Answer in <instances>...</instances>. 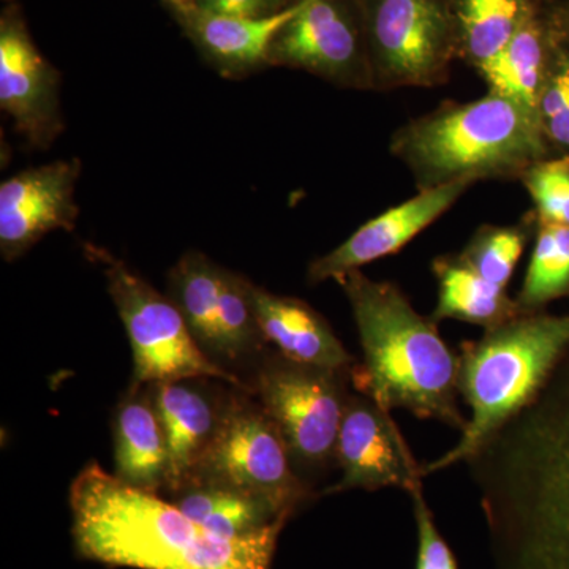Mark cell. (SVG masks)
Segmentation results:
<instances>
[{
    "instance_id": "1",
    "label": "cell",
    "mask_w": 569,
    "mask_h": 569,
    "mask_svg": "<svg viewBox=\"0 0 569 569\" xmlns=\"http://www.w3.org/2000/svg\"><path fill=\"white\" fill-rule=\"evenodd\" d=\"M466 463L492 569H569V347L538 395Z\"/></svg>"
},
{
    "instance_id": "2",
    "label": "cell",
    "mask_w": 569,
    "mask_h": 569,
    "mask_svg": "<svg viewBox=\"0 0 569 569\" xmlns=\"http://www.w3.org/2000/svg\"><path fill=\"white\" fill-rule=\"evenodd\" d=\"M73 538L84 559L137 569H271L277 526L249 538L217 537L159 493L130 488L97 462L70 488Z\"/></svg>"
},
{
    "instance_id": "3",
    "label": "cell",
    "mask_w": 569,
    "mask_h": 569,
    "mask_svg": "<svg viewBox=\"0 0 569 569\" xmlns=\"http://www.w3.org/2000/svg\"><path fill=\"white\" fill-rule=\"evenodd\" d=\"M339 283L362 348V365L351 370L356 391L389 411L402 408L462 432L467 418L459 407V356L438 323L421 316L395 282L370 279L362 269Z\"/></svg>"
},
{
    "instance_id": "4",
    "label": "cell",
    "mask_w": 569,
    "mask_h": 569,
    "mask_svg": "<svg viewBox=\"0 0 569 569\" xmlns=\"http://www.w3.org/2000/svg\"><path fill=\"white\" fill-rule=\"evenodd\" d=\"M389 152L418 190L463 181H520L539 160L553 156L537 116L488 91L470 102H445L392 133Z\"/></svg>"
},
{
    "instance_id": "5",
    "label": "cell",
    "mask_w": 569,
    "mask_h": 569,
    "mask_svg": "<svg viewBox=\"0 0 569 569\" xmlns=\"http://www.w3.org/2000/svg\"><path fill=\"white\" fill-rule=\"evenodd\" d=\"M568 347L569 312L519 316L485 329L477 340H463L458 353V389L470 417L458 443L422 466L425 478L466 463L538 395Z\"/></svg>"
},
{
    "instance_id": "6",
    "label": "cell",
    "mask_w": 569,
    "mask_h": 569,
    "mask_svg": "<svg viewBox=\"0 0 569 569\" xmlns=\"http://www.w3.org/2000/svg\"><path fill=\"white\" fill-rule=\"evenodd\" d=\"M373 91L447 84L459 61L456 0H358Z\"/></svg>"
},
{
    "instance_id": "7",
    "label": "cell",
    "mask_w": 569,
    "mask_h": 569,
    "mask_svg": "<svg viewBox=\"0 0 569 569\" xmlns=\"http://www.w3.org/2000/svg\"><path fill=\"white\" fill-rule=\"evenodd\" d=\"M84 252L107 277L119 317L132 343L134 387L163 381L219 378L241 387V381L206 356L170 298L133 272L102 247L86 244Z\"/></svg>"
},
{
    "instance_id": "8",
    "label": "cell",
    "mask_w": 569,
    "mask_h": 569,
    "mask_svg": "<svg viewBox=\"0 0 569 569\" xmlns=\"http://www.w3.org/2000/svg\"><path fill=\"white\" fill-rule=\"evenodd\" d=\"M193 485L236 490L293 516L313 496L296 473L276 422L263 407L244 399L223 407L211 443L187 482Z\"/></svg>"
},
{
    "instance_id": "9",
    "label": "cell",
    "mask_w": 569,
    "mask_h": 569,
    "mask_svg": "<svg viewBox=\"0 0 569 569\" xmlns=\"http://www.w3.org/2000/svg\"><path fill=\"white\" fill-rule=\"evenodd\" d=\"M351 372L301 365L282 355L258 370L260 406L282 433L295 470L320 471L336 462L337 438L351 392Z\"/></svg>"
},
{
    "instance_id": "10",
    "label": "cell",
    "mask_w": 569,
    "mask_h": 569,
    "mask_svg": "<svg viewBox=\"0 0 569 569\" xmlns=\"http://www.w3.org/2000/svg\"><path fill=\"white\" fill-rule=\"evenodd\" d=\"M268 62L271 67L307 71L336 88L373 91L358 0H305L277 33Z\"/></svg>"
},
{
    "instance_id": "11",
    "label": "cell",
    "mask_w": 569,
    "mask_h": 569,
    "mask_svg": "<svg viewBox=\"0 0 569 569\" xmlns=\"http://www.w3.org/2000/svg\"><path fill=\"white\" fill-rule=\"evenodd\" d=\"M336 463L342 468V478L326 489V493L396 488L410 496L422 489L425 481L422 466L415 459L391 411L358 391L351 392L347 400L337 438Z\"/></svg>"
},
{
    "instance_id": "12",
    "label": "cell",
    "mask_w": 569,
    "mask_h": 569,
    "mask_svg": "<svg viewBox=\"0 0 569 569\" xmlns=\"http://www.w3.org/2000/svg\"><path fill=\"white\" fill-rule=\"evenodd\" d=\"M0 108L32 148H50L62 133L61 78L14 10L0 21Z\"/></svg>"
},
{
    "instance_id": "13",
    "label": "cell",
    "mask_w": 569,
    "mask_h": 569,
    "mask_svg": "<svg viewBox=\"0 0 569 569\" xmlns=\"http://www.w3.org/2000/svg\"><path fill=\"white\" fill-rule=\"evenodd\" d=\"M80 160L29 168L0 186V252L13 261L52 231H73Z\"/></svg>"
},
{
    "instance_id": "14",
    "label": "cell",
    "mask_w": 569,
    "mask_h": 569,
    "mask_svg": "<svg viewBox=\"0 0 569 569\" xmlns=\"http://www.w3.org/2000/svg\"><path fill=\"white\" fill-rule=\"evenodd\" d=\"M475 183L477 182L463 179L429 190H418L415 197L373 217L342 244L313 260L307 279L310 283H323L328 280L339 282L348 272L361 271L373 261L399 253L458 203Z\"/></svg>"
},
{
    "instance_id": "15",
    "label": "cell",
    "mask_w": 569,
    "mask_h": 569,
    "mask_svg": "<svg viewBox=\"0 0 569 569\" xmlns=\"http://www.w3.org/2000/svg\"><path fill=\"white\" fill-rule=\"evenodd\" d=\"M560 40L557 0H535L505 50L478 74L489 91L508 97L538 118L539 93Z\"/></svg>"
},
{
    "instance_id": "16",
    "label": "cell",
    "mask_w": 569,
    "mask_h": 569,
    "mask_svg": "<svg viewBox=\"0 0 569 569\" xmlns=\"http://www.w3.org/2000/svg\"><path fill=\"white\" fill-rule=\"evenodd\" d=\"M252 299L261 335L284 358L325 369L353 370L356 359L312 306L291 296L269 293L257 284H252Z\"/></svg>"
},
{
    "instance_id": "17",
    "label": "cell",
    "mask_w": 569,
    "mask_h": 569,
    "mask_svg": "<svg viewBox=\"0 0 569 569\" xmlns=\"http://www.w3.org/2000/svg\"><path fill=\"white\" fill-rule=\"evenodd\" d=\"M302 2L264 18L227 17L197 9L182 11L178 17L187 36L219 73L239 78L269 66L272 41Z\"/></svg>"
},
{
    "instance_id": "18",
    "label": "cell",
    "mask_w": 569,
    "mask_h": 569,
    "mask_svg": "<svg viewBox=\"0 0 569 569\" xmlns=\"http://www.w3.org/2000/svg\"><path fill=\"white\" fill-rule=\"evenodd\" d=\"M153 406L162 425L168 449L167 488L171 493L186 488L194 467L203 458L219 427L223 407L186 381L151 385Z\"/></svg>"
},
{
    "instance_id": "19",
    "label": "cell",
    "mask_w": 569,
    "mask_h": 569,
    "mask_svg": "<svg viewBox=\"0 0 569 569\" xmlns=\"http://www.w3.org/2000/svg\"><path fill=\"white\" fill-rule=\"evenodd\" d=\"M114 477L130 488L159 493L167 486L168 449L152 392L132 395L114 419Z\"/></svg>"
},
{
    "instance_id": "20",
    "label": "cell",
    "mask_w": 569,
    "mask_h": 569,
    "mask_svg": "<svg viewBox=\"0 0 569 569\" xmlns=\"http://www.w3.org/2000/svg\"><path fill=\"white\" fill-rule=\"evenodd\" d=\"M430 269L437 282V305L430 313L436 323L458 320L489 329L522 316L508 290L479 276L459 253L438 254Z\"/></svg>"
},
{
    "instance_id": "21",
    "label": "cell",
    "mask_w": 569,
    "mask_h": 569,
    "mask_svg": "<svg viewBox=\"0 0 569 569\" xmlns=\"http://www.w3.org/2000/svg\"><path fill=\"white\" fill-rule=\"evenodd\" d=\"M173 503L198 526L228 539L254 537L293 518L268 501L219 486H187L174 493Z\"/></svg>"
},
{
    "instance_id": "22",
    "label": "cell",
    "mask_w": 569,
    "mask_h": 569,
    "mask_svg": "<svg viewBox=\"0 0 569 569\" xmlns=\"http://www.w3.org/2000/svg\"><path fill=\"white\" fill-rule=\"evenodd\" d=\"M220 274L222 266L201 252L183 254L170 272V299L204 353H220Z\"/></svg>"
},
{
    "instance_id": "23",
    "label": "cell",
    "mask_w": 569,
    "mask_h": 569,
    "mask_svg": "<svg viewBox=\"0 0 569 569\" xmlns=\"http://www.w3.org/2000/svg\"><path fill=\"white\" fill-rule=\"evenodd\" d=\"M535 0H456L460 33L459 61L482 70L505 50Z\"/></svg>"
},
{
    "instance_id": "24",
    "label": "cell",
    "mask_w": 569,
    "mask_h": 569,
    "mask_svg": "<svg viewBox=\"0 0 569 569\" xmlns=\"http://www.w3.org/2000/svg\"><path fill=\"white\" fill-rule=\"evenodd\" d=\"M563 298H569V228L538 223L516 305L522 316H531L546 312L550 302Z\"/></svg>"
},
{
    "instance_id": "25",
    "label": "cell",
    "mask_w": 569,
    "mask_h": 569,
    "mask_svg": "<svg viewBox=\"0 0 569 569\" xmlns=\"http://www.w3.org/2000/svg\"><path fill=\"white\" fill-rule=\"evenodd\" d=\"M537 230L538 217L533 209L516 223L481 224L460 250V258L490 283L508 290L509 280Z\"/></svg>"
},
{
    "instance_id": "26",
    "label": "cell",
    "mask_w": 569,
    "mask_h": 569,
    "mask_svg": "<svg viewBox=\"0 0 569 569\" xmlns=\"http://www.w3.org/2000/svg\"><path fill=\"white\" fill-rule=\"evenodd\" d=\"M252 282L222 268L219 290L220 353L236 359L258 350L266 342L258 325L252 299Z\"/></svg>"
},
{
    "instance_id": "27",
    "label": "cell",
    "mask_w": 569,
    "mask_h": 569,
    "mask_svg": "<svg viewBox=\"0 0 569 569\" xmlns=\"http://www.w3.org/2000/svg\"><path fill=\"white\" fill-rule=\"evenodd\" d=\"M538 118L553 156L569 157V48L563 33L539 93Z\"/></svg>"
},
{
    "instance_id": "28",
    "label": "cell",
    "mask_w": 569,
    "mask_h": 569,
    "mask_svg": "<svg viewBox=\"0 0 569 569\" xmlns=\"http://www.w3.org/2000/svg\"><path fill=\"white\" fill-rule=\"evenodd\" d=\"M538 223L569 228V157L550 156L531 164L520 178Z\"/></svg>"
},
{
    "instance_id": "29",
    "label": "cell",
    "mask_w": 569,
    "mask_h": 569,
    "mask_svg": "<svg viewBox=\"0 0 569 569\" xmlns=\"http://www.w3.org/2000/svg\"><path fill=\"white\" fill-rule=\"evenodd\" d=\"M417 522V569H459L451 546L438 530L436 519L425 497V489L410 493Z\"/></svg>"
},
{
    "instance_id": "30",
    "label": "cell",
    "mask_w": 569,
    "mask_h": 569,
    "mask_svg": "<svg viewBox=\"0 0 569 569\" xmlns=\"http://www.w3.org/2000/svg\"><path fill=\"white\" fill-rule=\"evenodd\" d=\"M302 0H197L194 9L227 17L264 18L298 6Z\"/></svg>"
},
{
    "instance_id": "31",
    "label": "cell",
    "mask_w": 569,
    "mask_h": 569,
    "mask_svg": "<svg viewBox=\"0 0 569 569\" xmlns=\"http://www.w3.org/2000/svg\"><path fill=\"white\" fill-rule=\"evenodd\" d=\"M557 11H559L561 33L569 48V0H557Z\"/></svg>"
},
{
    "instance_id": "32",
    "label": "cell",
    "mask_w": 569,
    "mask_h": 569,
    "mask_svg": "<svg viewBox=\"0 0 569 569\" xmlns=\"http://www.w3.org/2000/svg\"><path fill=\"white\" fill-rule=\"evenodd\" d=\"M167 2L173 7L176 13L193 10L197 7V0H167Z\"/></svg>"
}]
</instances>
